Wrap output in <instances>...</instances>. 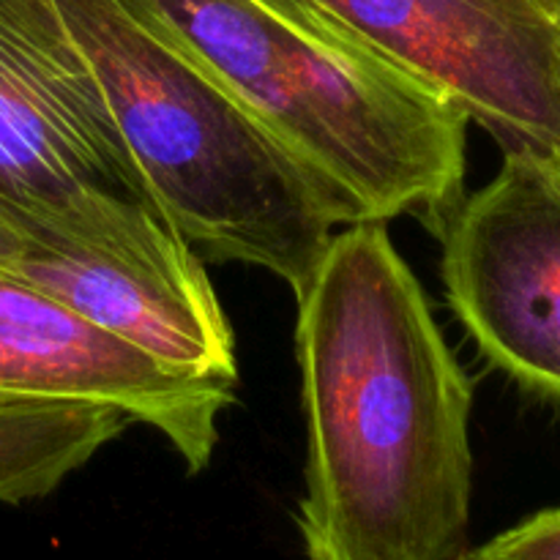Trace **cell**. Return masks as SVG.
I'll list each match as a JSON object with an SVG mask.
<instances>
[{
	"label": "cell",
	"mask_w": 560,
	"mask_h": 560,
	"mask_svg": "<svg viewBox=\"0 0 560 560\" xmlns=\"http://www.w3.org/2000/svg\"><path fill=\"white\" fill-rule=\"evenodd\" d=\"M295 299L306 556L457 560L474 388L386 222L339 228Z\"/></svg>",
	"instance_id": "1"
},
{
	"label": "cell",
	"mask_w": 560,
	"mask_h": 560,
	"mask_svg": "<svg viewBox=\"0 0 560 560\" xmlns=\"http://www.w3.org/2000/svg\"><path fill=\"white\" fill-rule=\"evenodd\" d=\"M211 71L353 222L463 200L470 118L293 0H120Z\"/></svg>",
	"instance_id": "2"
},
{
	"label": "cell",
	"mask_w": 560,
	"mask_h": 560,
	"mask_svg": "<svg viewBox=\"0 0 560 560\" xmlns=\"http://www.w3.org/2000/svg\"><path fill=\"white\" fill-rule=\"evenodd\" d=\"M184 241L304 290L348 208L186 49L120 0H55Z\"/></svg>",
	"instance_id": "3"
},
{
	"label": "cell",
	"mask_w": 560,
	"mask_h": 560,
	"mask_svg": "<svg viewBox=\"0 0 560 560\" xmlns=\"http://www.w3.org/2000/svg\"><path fill=\"white\" fill-rule=\"evenodd\" d=\"M0 271L173 372L238 381L233 331L217 290L189 241L156 206L107 200L44 219L0 211Z\"/></svg>",
	"instance_id": "4"
},
{
	"label": "cell",
	"mask_w": 560,
	"mask_h": 560,
	"mask_svg": "<svg viewBox=\"0 0 560 560\" xmlns=\"http://www.w3.org/2000/svg\"><path fill=\"white\" fill-rule=\"evenodd\" d=\"M457 104L503 151L560 153V0H293Z\"/></svg>",
	"instance_id": "5"
},
{
	"label": "cell",
	"mask_w": 560,
	"mask_h": 560,
	"mask_svg": "<svg viewBox=\"0 0 560 560\" xmlns=\"http://www.w3.org/2000/svg\"><path fill=\"white\" fill-rule=\"evenodd\" d=\"M448 306L495 370L560 402V153L509 148L441 224Z\"/></svg>",
	"instance_id": "6"
},
{
	"label": "cell",
	"mask_w": 560,
	"mask_h": 560,
	"mask_svg": "<svg viewBox=\"0 0 560 560\" xmlns=\"http://www.w3.org/2000/svg\"><path fill=\"white\" fill-rule=\"evenodd\" d=\"M102 197L156 206L55 0H0V211L60 217Z\"/></svg>",
	"instance_id": "7"
},
{
	"label": "cell",
	"mask_w": 560,
	"mask_h": 560,
	"mask_svg": "<svg viewBox=\"0 0 560 560\" xmlns=\"http://www.w3.org/2000/svg\"><path fill=\"white\" fill-rule=\"evenodd\" d=\"M0 394L113 405L162 432L191 474L219 441L235 383L173 372L60 301L0 271Z\"/></svg>",
	"instance_id": "8"
},
{
	"label": "cell",
	"mask_w": 560,
	"mask_h": 560,
	"mask_svg": "<svg viewBox=\"0 0 560 560\" xmlns=\"http://www.w3.org/2000/svg\"><path fill=\"white\" fill-rule=\"evenodd\" d=\"M129 424L113 405L0 394V503L49 495Z\"/></svg>",
	"instance_id": "9"
},
{
	"label": "cell",
	"mask_w": 560,
	"mask_h": 560,
	"mask_svg": "<svg viewBox=\"0 0 560 560\" xmlns=\"http://www.w3.org/2000/svg\"><path fill=\"white\" fill-rule=\"evenodd\" d=\"M459 560H560V506L530 514Z\"/></svg>",
	"instance_id": "10"
},
{
	"label": "cell",
	"mask_w": 560,
	"mask_h": 560,
	"mask_svg": "<svg viewBox=\"0 0 560 560\" xmlns=\"http://www.w3.org/2000/svg\"><path fill=\"white\" fill-rule=\"evenodd\" d=\"M457 560H459V558H457Z\"/></svg>",
	"instance_id": "11"
}]
</instances>
